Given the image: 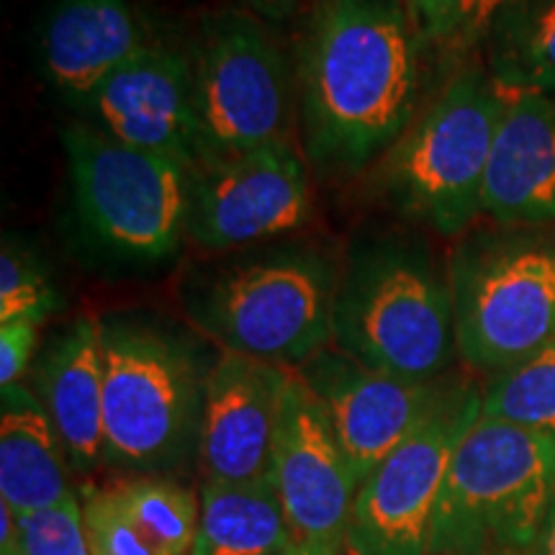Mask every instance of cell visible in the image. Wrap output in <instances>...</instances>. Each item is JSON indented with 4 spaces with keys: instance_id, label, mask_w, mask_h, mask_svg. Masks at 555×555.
I'll return each mask as SVG.
<instances>
[{
    "instance_id": "6da1fadb",
    "label": "cell",
    "mask_w": 555,
    "mask_h": 555,
    "mask_svg": "<svg viewBox=\"0 0 555 555\" xmlns=\"http://www.w3.org/2000/svg\"><path fill=\"white\" fill-rule=\"evenodd\" d=\"M420 41L406 0H314L296 75L309 168L356 176L404 137Z\"/></svg>"
},
{
    "instance_id": "7a4b0ae2",
    "label": "cell",
    "mask_w": 555,
    "mask_h": 555,
    "mask_svg": "<svg viewBox=\"0 0 555 555\" xmlns=\"http://www.w3.org/2000/svg\"><path fill=\"white\" fill-rule=\"evenodd\" d=\"M185 278L180 301L219 350L298 367L332 345L337 262L311 245L224 253Z\"/></svg>"
},
{
    "instance_id": "3957f363",
    "label": "cell",
    "mask_w": 555,
    "mask_h": 555,
    "mask_svg": "<svg viewBox=\"0 0 555 555\" xmlns=\"http://www.w3.org/2000/svg\"><path fill=\"white\" fill-rule=\"evenodd\" d=\"M103 466L168 476L198 455L208 365L191 337L150 317L101 319Z\"/></svg>"
},
{
    "instance_id": "277c9868",
    "label": "cell",
    "mask_w": 555,
    "mask_h": 555,
    "mask_svg": "<svg viewBox=\"0 0 555 555\" xmlns=\"http://www.w3.org/2000/svg\"><path fill=\"white\" fill-rule=\"evenodd\" d=\"M332 345L388 376H446L457 356L453 294L425 242L388 232L352 247L339 268Z\"/></svg>"
},
{
    "instance_id": "5b68a950",
    "label": "cell",
    "mask_w": 555,
    "mask_h": 555,
    "mask_svg": "<svg viewBox=\"0 0 555 555\" xmlns=\"http://www.w3.org/2000/svg\"><path fill=\"white\" fill-rule=\"evenodd\" d=\"M555 499V437L478 416L455 448L427 555H530Z\"/></svg>"
},
{
    "instance_id": "8992f818",
    "label": "cell",
    "mask_w": 555,
    "mask_h": 555,
    "mask_svg": "<svg viewBox=\"0 0 555 555\" xmlns=\"http://www.w3.org/2000/svg\"><path fill=\"white\" fill-rule=\"evenodd\" d=\"M457 358L502 373L555 339V224L463 234L448 262Z\"/></svg>"
},
{
    "instance_id": "52a82bcc",
    "label": "cell",
    "mask_w": 555,
    "mask_h": 555,
    "mask_svg": "<svg viewBox=\"0 0 555 555\" xmlns=\"http://www.w3.org/2000/svg\"><path fill=\"white\" fill-rule=\"evenodd\" d=\"M506 88L481 69H461L404 137L378 178L388 204L412 221L457 237L483 214V183Z\"/></svg>"
},
{
    "instance_id": "ba28073f",
    "label": "cell",
    "mask_w": 555,
    "mask_h": 555,
    "mask_svg": "<svg viewBox=\"0 0 555 555\" xmlns=\"http://www.w3.org/2000/svg\"><path fill=\"white\" fill-rule=\"evenodd\" d=\"M62 147L75 208L90 237L131 262L178 255L189 240L196 170L82 121L62 129Z\"/></svg>"
},
{
    "instance_id": "9c48e42d",
    "label": "cell",
    "mask_w": 555,
    "mask_h": 555,
    "mask_svg": "<svg viewBox=\"0 0 555 555\" xmlns=\"http://www.w3.org/2000/svg\"><path fill=\"white\" fill-rule=\"evenodd\" d=\"M191 67L201 170L286 139L298 86L268 21L247 11L208 16Z\"/></svg>"
},
{
    "instance_id": "30bf717a",
    "label": "cell",
    "mask_w": 555,
    "mask_h": 555,
    "mask_svg": "<svg viewBox=\"0 0 555 555\" xmlns=\"http://www.w3.org/2000/svg\"><path fill=\"white\" fill-rule=\"evenodd\" d=\"M481 416V391L457 380L437 412L360 483L343 555H427L455 448Z\"/></svg>"
},
{
    "instance_id": "8fae6325",
    "label": "cell",
    "mask_w": 555,
    "mask_h": 555,
    "mask_svg": "<svg viewBox=\"0 0 555 555\" xmlns=\"http://www.w3.org/2000/svg\"><path fill=\"white\" fill-rule=\"evenodd\" d=\"M309 217V163L281 139L196 172L189 240L224 255L286 237Z\"/></svg>"
},
{
    "instance_id": "7c38bea8",
    "label": "cell",
    "mask_w": 555,
    "mask_h": 555,
    "mask_svg": "<svg viewBox=\"0 0 555 555\" xmlns=\"http://www.w3.org/2000/svg\"><path fill=\"white\" fill-rule=\"evenodd\" d=\"M270 478L296 547L343 555L360 481L314 391L291 373Z\"/></svg>"
},
{
    "instance_id": "4fadbf2b",
    "label": "cell",
    "mask_w": 555,
    "mask_h": 555,
    "mask_svg": "<svg viewBox=\"0 0 555 555\" xmlns=\"http://www.w3.org/2000/svg\"><path fill=\"white\" fill-rule=\"evenodd\" d=\"M327 420L343 453L363 483L384 457L437 412L461 378L409 380L373 371L335 345L294 367Z\"/></svg>"
},
{
    "instance_id": "5bb4252c",
    "label": "cell",
    "mask_w": 555,
    "mask_h": 555,
    "mask_svg": "<svg viewBox=\"0 0 555 555\" xmlns=\"http://www.w3.org/2000/svg\"><path fill=\"white\" fill-rule=\"evenodd\" d=\"M294 367L219 350L208 373L198 435L204 481H258L273 448Z\"/></svg>"
},
{
    "instance_id": "9a60e30c",
    "label": "cell",
    "mask_w": 555,
    "mask_h": 555,
    "mask_svg": "<svg viewBox=\"0 0 555 555\" xmlns=\"http://www.w3.org/2000/svg\"><path fill=\"white\" fill-rule=\"evenodd\" d=\"M93 127L129 147L201 170L193 67L185 54L150 44L116 69L82 106Z\"/></svg>"
},
{
    "instance_id": "2e32d148",
    "label": "cell",
    "mask_w": 555,
    "mask_h": 555,
    "mask_svg": "<svg viewBox=\"0 0 555 555\" xmlns=\"http://www.w3.org/2000/svg\"><path fill=\"white\" fill-rule=\"evenodd\" d=\"M483 214L504 227L555 224V99L506 88Z\"/></svg>"
},
{
    "instance_id": "e0dca14e",
    "label": "cell",
    "mask_w": 555,
    "mask_h": 555,
    "mask_svg": "<svg viewBox=\"0 0 555 555\" xmlns=\"http://www.w3.org/2000/svg\"><path fill=\"white\" fill-rule=\"evenodd\" d=\"M150 44L131 0H57L41 29V73L62 99L82 108Z\"/></svg>"
},
{
    "instance_id": "ac0fdd59",
    "label": "cell",
    "mask_w": 555,
    "mask_h": 555,
    "mask_svg": "<svg viewBox=\"0 0 555 555\" xmlns=\"http://www.w3.org/2000/svg\"><path fill=\"white\" fill-rule=\"evenodd\" d=\"M37 397L65 446L69 468L90 474L103 463L101 319L80 317L41 352Z\"/></svg>"
},
{
    "instance_id": "d6986e66",
    "label": "cell",
    "mask_w": 555,
    "mask_h": 555,
    "mask_svg": "<svg viewBox=\"0 0 555 555\" xmlns=\"http://www.w3.org/2000/svg\"><path fill=\"white\" fill-rule=\"evenodd\" d=\"M69 461L50 414L24 384L0 391V504L16 517L75 494Z\"/></svg>"
},
{
    "instance_id": "ffe728a7",
    "label": "cell",
    "mask_w": 555,
    "mask_h": 555,
    "mask_svg": "<svg viewBox=\"0 0 555 555\" xmlns=\"http://www.w3.org/2000/svg\"><path fill=\"white\" fill-rule=\"evenodd\" d=\"M191 555H281L294 547L273 478L204 481Z\"/></svg>"
},
{
    "instance_id": "44dd1931",
    "label": "cell",
    "mask_w": 555,
    "mask_h": 555,
    "mask_svg": "<svg viewBox=\"0 0 555 555\" xmlns=\"http://www.w3.org/2000/svg\"><path fill=\"white\" fill-rule=\"evenodd\" d=\"M489 54L499 86L555 99V0H517L491 31Z\"/></svg>"
},
{
    "instance_id": "7402d4cb",
    "label": "cell",
    "mask_w": 555,
    "mask_h": 555,
    "mask_svg": "<svg viewBox=\"0 0 555 555\" xmlns=\"http://www.w3.org/2000/svg\"><path fill=\"white\" fill-rule=\"evenodd\" d=\"M131 522L165 555H191L201 496L168 476H131L111 486Z\"/></svg>"
},
{
    "instance_id": "603a6c76",
    "label": "cell",
    "mask_w": 555,
    "mask_h": 555,
    "mask_svg": "<svg viewBox=\"0 0 555 555\" xmlns=\"http://www.w3.org/2000/svg\"><path fill=\"white\" fill-rule=\"evenodd\" d=\"M481 416L555 437V339L491 378Z\"/></svg>"
},
{
    "instance_id": "cb8c5ba5",
    "label": "cell",
    "mask_w": 555,
    "mask_h": 555,
    "mask_svg": "<svg viewBox=\"0 0 555 555\" xmlns=\"http://www.w3.org/2000/svg\"><path fill=\"white\" fill-rule=\"evenodd\" d=\"M0 555H90L78 494L24 517L0 504Z\"/></svg>"
},
{
    "instance_id": "d4e9b609",
    "label": "cell",
    "mask_w": 555,
    "mask_h": 555,
    "mask_svg": "<svg viewBox=\"0 0 555 555\" xmlns=\"http://www.w3.org/2000/svg\"><path fill=\"white\" fill-rule=\"evenodd\" d=\"M60 309V296L44 262L18 237L3 240L0 253V324H44Z\"/></svg>"
},
{
    "instance_id": "484cf974",
    "label": "cell",
    "mask_w": 555,
    "mask_h": 555,
    "mask_svg": "<svg viewBox=\"0 0 555 555\" xmlns=\"http://www.w3.org/2000/svg\"><path fill=\"white\" fill-rule=\"evenodd\" d=\"M90 555H165L121 509L114 491L103 489L82 502Z\"/></svg>"
},
{
    "instance_id": "4316f807",
    "label": "cell",
    "mask_w": 555,
    "mask_h": 555,
    "mask_svg": "<svg viewBox=\"0 0 555 555\" xmlns=\"http://www.w3.org/2000/svg\"><path fill=\"white\" fill-rule=\"evenodd\" d=\"M517 0H457L455 3V34L453 44L466 50L481 41H489L499 18L515 5Z\"/></svg>"
},
{
    "instance_id": "83f0119b",
    "label": "cell",
    "mask_w": 555,
    "mask_h": 555,
    "mask_svg": "<svg viewBox=\"0 0 555 555\" xmlns=\"http://www.w3.org/2000/svg\"><path fill=\"white\" fill-rule=\"evenodd\" d=\"M39 345V324L11 322L0 324V386L21 384Z\"/></svg>"
},
{
    "instance_id": "f1b7e54d",
    "label": "cell",
    "mask_w": 555,
    "mask_h": 555,
    "mask_svg": "<svg viewBox=\"0 0 555 555\" xmlns=\"http://www.w3.org/2000/svg\"><path fill=\"white\" fill-rule=\"evenodd\" d=\"M457 0H406L409 13L425 41H453Z\"/></svg>"
},
{
    "instance_id": "f546056e",
    "label": "cell",
    "mask_w": 555,
    "mask_h": 555,
    "mask_svg": "<svg viewBox=\"0 0 555 555\" xmlns=\"http://www.w3.org/2000/svg\"><path fill=\"white\" fill-rule=\"evenodd\" d=\"M242 3L247 5L249 13L268 21V24H283L294 16L301 0H242Z\"/></svg>"
},
{
    "instance_id": "4dcf8cb0",
    "label": "cell",
    "mask_w": 555,
    "mask_h": 555,
    "mask_svg": "<svg viewBox=\"0 0 555 555\" xmlns=\"http://www.w3.org/2000/svg\"><path fill=\"white\" fill-rule=\"evenodd\" d=\"M530 555H555V499L551 509H547L545 522L540 527V535L535 540V545H532Z\"/></svg>"
},
{
    "instance_id": "1f68e13d",
    "label": "cell",
    "mask_w": 555,
    "mask_h": 555,
    "mask_svg": "<svg viewBox=\"0 0 555 555\" xmlns=\"http://www.w3.org/2000/svg\"><path fill=\"white\" fill-rule=\"evenodd\" d=\"M281 555H311V553H307V551H301V547H288V551L286 553H281Z\"/></svg>"
}]
</instances>
